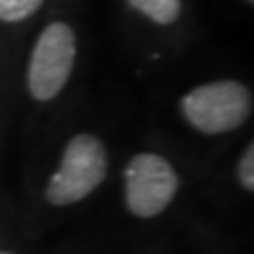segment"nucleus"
I'll list each match as a JSON object with an SVG mask.
<instances>
[{"label": "nucleus", "instance_id": "1", "mask_svg": "<svg viewBox=\"0 0 254 254\" xmlns=\"http://www.w3.org/2000/svg\"><path fill=\"white\" fill-rule=\"evenodd\" d=\"M108 174L106 144L93 133H76L64 148L60 168L47 182L45 199L66 208L89 197Z\"/></svg>", "mask_w": 254, "mask_h": 254}, {"label": "nucleus", "instance_id": "2", "mask_svg": "<svg viewBox=\"0 0 254 254\" xmlns=\"http://www.w3.org/2000/svg\"><path fill=\"white\" fill-rule=\"evenodd\" d=\"M252 91L240 81H214L190 89L180 100V113L205 136L233 131L252 115Z\"/></svg>", "mask_w": 254, "mask_h": 254}, {"label": "nucleus", "instance_id": "3", "mask_svg": "<svg viewBox=\"0 0 254 254\" xmlns=\"http://www.w3.org/2000/svg\"><path fill=\"white\" fill-rule=\"evenodd\" d=\"M76 60V36L66 21H51L36 38L28 64V91L36 102H51L64 91Z\"/></svg>", "mask_w": 254, "mask_h": 254}, {"label": "nucleus", "instance_id": "4", "mask_svg": "<svg viewBox=\"0 0 254 254\" xmlns=\"http://www.w3.org/2000/svg\"><path fill=\"white\" fill-rule=\"evenodd\" d=\"M178 187L174 165L157 153H138L125 165V205L138 218H155L165 212Z\"/></svg>", "mask_w": 254, "mask_h": 254}, {"label": "nucleus", "instance_id": "5", "mask_svg": "<svg viewBox=\"0 0 254 254\" xmlns=\"http://www.w3.org/2000/svg\"><path fill=\"white\" fill-rule=\"evenodd\" d=\"M127 4L159 26L174 23L182 11V0H127Z\"/></svg>", "mask_w": 254, "mask_h": 254}, {"label": "nucleus", "instance_id": "6", "mask_svg": "<svg viewBox=\"0 0 254 254\" xmlns=\"http://www.w3.org/2000/svg\"><path fill=\"white\" fill-rule=\"evenodd\" d=\"M43 2L45 0H0V21H23L41 9Z\"/></svg>", "mask_w": 254, "mask_h": 254}, {"label": "nucleus", "instance_id": "7", "mask_svg": "<svg viewBox=\"0 0 254 254\" xmlns=\"http://www.w3.org/2000/svg\"><path fill=\"white\" fill-rule=\"evenodd\" d=\"M237 178H240V185L246 190H254V144L250 142L246 150L240 157V163H237Z\"/></svg>", "mask_w": 254, "mask_h": 254}, {"label": "nucleus", "instance_id": "8", "mask_svg": "<svg viewBox=\"0 0 254 254\" xmlns=\"http://www.w3.org/2000/svg\"><path fill=\"white\" fill-rule=\"evenodd\" d=\"M246 2H248V4H252V2H254V0H246Z\"/></svg>", "mask_w": 254, "mask_h": 254}, {"label": "nucleus", "instance_id": "9", "mask_svg": "<svg viewBox=\"0 0 254 254\" xmlns=\"http://www.w3.org/2000/svg\"><path fill=\"white\" fill-rule=\"evenodd\" d=\"M0 254H13V252H0Z\"/></svg>", "mask_w": 254, "mask_h": 254}]
</instances>
